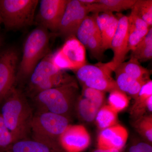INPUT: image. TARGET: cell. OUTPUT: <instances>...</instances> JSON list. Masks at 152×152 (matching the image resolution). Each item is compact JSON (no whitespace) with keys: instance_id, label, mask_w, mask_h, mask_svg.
<instances>
[{"instance_id":"obj_1","label":"cell","mask_w":152,"mask_h":152,"mask_svg":"<svg viewBox=\"0 0 152 152\" xmlns=\"http://www.w3.org/2000/svg\"><path fill=\"white\" fill-rule=\"evenodd\" d=\"M34 114L24 93L15 87L0 103V115L14 142L29 137Z\"/></svg>"},{"instance_id":"obj_2","label":"cell","mask_w":152,"mask_h":152,"mask_svg":"<svg viewBox=\"0 0 152 152\" xmlns=\"http://www.w3.org/2000/svg\"><path fill=\"white\" fill-rule=\"evenodd\" d=\"M79 88L76 82L45 90L31 99L34 112H47L70 119L78 100Z\"/></svg>"},{"instance_id":"obj_3","label":"cell","mask_w":152,"mask_h":152,"mask_svg":"<svg viewBox=\"0 0 152 152\" xmlns=\"http://www.w3.org/2000/svg\"><path fill=\"white\" fill-rule=\"evenodd\" d=\"M69 118L50 112H34L31 124V138L48 145L60 152V137L69 125Z\"/></svg>"},{"instance_id":"obj_4","label":"cell","mask_w":152,"mask_h":152,"mask_svg":"<svg viewBox=\"0 0 152 152\" xmlns=\"http://www.w3.org/2000/svg\"><path fill=\"white\" fill-rule=\"evenodd\" d=\"M48 31L39 26L32 31L24 45L22 59L18 67L16 81H24L29 78L38 63L49 53Z\"/></svg>"},{"instance_id":"obj_5","label":"cell","mask_w":152,"mask_h":152,"mask_svg":"<svg viewBox=\"0 0 152 152\" xmlns=\"http://www.w3.org/2000/svg\"><path fill=\"white\" fill-rule=\"evenodd\" d=\"M38 0H0V16L7 30L32 25Z\"/></svg>"},{"instance_id":"obj_6","label":"cell","mask_w":152,"mask_h":152,"mask_svg":"<svg viewBox=\"0 0 152 152\" xmlns=\"http://www.w3.org/2000/svg\"><path fill=\"white\" fill-rule=\"evenodd\" d=\"M51 59L60 70L76 71L86 64V48L75 36L70 37L61 48L51 54Z\"/></svg>"},{"instance_id":"obj_7","label":"cell","mask_w":152,"mask_h":152,"mask_svg":"<svg viewBox=\"0 0 152 152\" xmlns=\"http://www.w3.org/2000/svg\"><path fill=\"white\" fill-rule=\"evenodd\" d=\"M19 55L13 48L0 51V103L15 87L16 82Z\"/></svg>"},{"instance_id":"obj_8","label":"cell","mask_w":152,"mask_h":152,"mask_svg":"<svg viewBox=\"0 0 152 152\" xmlns=\"http://www.w3.org/2000/svg\"><path fill=\"white\" fill-rule=\"evenodd\" d=\"M89 13L87 6L79 0H68L57 32L67 38L75 36L78 28Z\"/></svg>"},{"instance_id":"obj_9","label":"cell","mask_w":152,"mask_h":152,"mask_svg":"<svg viewBox=\"0 0 152 152\" xmlns=\"http://www.w3.org/2000/svg\"><path fill=\"white\" fill-rule=\"evenodd\" d=\"M68 0H42L37 20L40 26L57 32Z\"/></svg>"},{"instance_id":"obj_10","label":"cell","mask_w":152,"mask_h":152,"mask_svg":"<svg viewBox=\"0 0 152 152\" xmlns=\"http://www.w3.org/2000/svg\"><path fill=\"white\" fill-rule=\"evenodd\" d=\"M60 142L66 152H82L89 146L91 137L84 126L69 125L60 137Z\"/></svg>"},{"instance_id":"obj_11","label":"cell","mask_w":152,"mask_h":152,"mask_svg":"<svg viewBox=\"0 0 152 152\" xmlns=\"http://www.w3.org/2000/svg\"><path fill=\"white\" fill-rule=\"evenodd\" d=\"M128 26V16L122 15L118 18L116 31L111 44V49L113 52V58L109 62L113 72L124 62L126 55L129 52Z\"/></svg>"},{"instance_id":"obj_12","label":"cell","mask_w":152,"mask_h":152,"mask_svg":"<svg viewBox=\"0 0 152 152\" xmlns=\"http://www.w3.org/2000/svg\"><path fill=\"white\" fill-rule=\"evenodd\" d=\"M128 138L126 129L122 125L117 124L101 131L97 140V148L122 151L126 145Z\"/></svg>"},{"instance_id":"obj_13","label":"cell","mask_w":152,"mask_h":152,"mask_svg":"<svg viewBox=\"0 0 152 152\" xmlns=\"http://www.w3.org/2000/svg\"><path fill=\"white\" fill-rule=\"evenodd\" d=\"M60 71L52 61L51 54H47L38 63L28 78L24 93L27 97L37 86Z\"/></svg>"},{"instance_id":"obj_14","label":"cell","mask_w":152,"mask_h":152,"mask_svg":"<svg viewBox=\"0 0 152 152\" xmlns=\"http://www.w3.org/2000/svg\"><path fill=\"white\" fill-rule=\"evenodd\" d=\"M96 23L102 37L103 50L111 49V44L117 26L118 18L112 12L94 13Z\"/></svg>"},{"instance_id":"obj_15","label":"cell","mask_w":152,"mask_h":152,"mask_svg":"<svg viewBox=\"0 0 152 152\" xmlns=\"http://www.w3.org/2000/svg\"><path fill=\"white\" fill-rule=\"evenodd\" d=\"M128 18V50L132 51L146 35L150 28L145 22L131 12Z\"/></svg>"},{"instance_id":"obj_16","label":"cell","mask_w":152,"mask_h":152,"mask_svg":"<svg viewBox=\"0 0 152 152\" xmlns=\"http://www.w3.org/2000/svg\"><path fill=\"white\" fill-rule=\"evenodd\" d=\"M75 71L77 78L83 83L89 80L111 77L113 72L109 62H99L94 65L86 64Z\"/></svg>"},{"instance_id":"obj_17","label":"cell","mask_w":152,"mask_h":152,"mask_svg":"<svg viewBox=\"0 0 152 152\" xmlns=\"http://www.w3.org/2000/svg\"><path fill=\"white\" fill-rule=\"evenodd\" d=\"M136 0H98L97 3L86 5L89 12H121L132 8Z\"/></svg>"},{"instance_id":"obj_18","label":"cell","mask_w":152,"mask_h":152,"mask_svg":"<svg viewBox=\"0 0 152 152\" xmlns=\"http://www.w3.org/2000/svg\"><path fill=\"white\" fill-rule=\"evenodd\" d=\"M114 72L124 73L133 78L144 83L151 80L150 71L143 67L137 60L132 57H131L128 61L121 63Z\"/></svg>"},{"instance_id":"obj_19","label":"cell","mask_w":152,"mask_h":152,"mask_svg":"<svg viewBox=\"0 0 152 152\" xmlns=\"http://www.w3.org/2000/svg\"><path fill=\"white\" fill-rule=\"evenodd\" d=\"M5 152H60L48 145L27 138L14 142Z\"/></svg>"},{"instance_id":"obj_20","label":"cell","mask_w":152,"mask_h":152,"mask_svg":"<svg viewBox=\"0 0 152 152\" xmlns=\"http://www.w3.org/2000/svg\"><path fill=\"white\" fill-rule=\"evenodd\" d=\"M152 96V81L150 80L142 86L139 94L135 99L134 104L131 110V114L135 118L138 119L144 116L148 110L147 102Z\"/></svg>"},{"instance_id":"obj_21","label":"cell","mask_w":152,"mask_h":152,"mask_svg":"<svg viewBox=\"0 0 152 152\" xmlns=\"http://www.w3.org/2000/svg\"><path fill=\"white\" fill-rule=\"evenodd\" d=\"M115 73L116 77V82L119 90L136 99L142 87L146 83L137 80L124 73Z\"/></svg>"},{"instance_id":"obj_22","label":"cell","mask_w":152,"mask_h":152,"mask_svg":"<svg viewBox=\"0 0 152 152\" xmlns=\"http://www.w3.org/2000/svg\"><path fill=\"white\" fill-rule=\"evenodd\" d=\"M131 57L140 61H146L152 58V28H150L146 35L132 51Z\"/></svg>"},{"instance_id":"obj_23","label":"cell","mask_w":152,"mask_h":152,"mask_svg":"<svg viewBox=\"0 0 152 152\" xmlns=\"http://www.w3.org/2000/svg\"><path fill=\"white\" fill-rule=\"evenodd\" d=\"M94 17L88 15L81 24L76 34V37L86 48L90 37L99 31Z\"/></svg>"},{"instance_id":"obj_24","label":"cell","mask_w":152,"mask_h":152,"mask_svg":"<svg viewBox=\"0 0 152 152\" xmlns=\"http://www.w3.org/2000/svg\"><path fill=\"white\" fill-rule=\"evenodd\" d=\"M95 120L98 127L103 130L118 124V113L109 105L102 106L99 110Z\"/></svg>"},{"instance_id":"obj_25","label":"cell","mask_w":152,"mask_h":152,"mask_svg":"<svg viewBox=\"0 0 152 152\" xmlns=\"http://www.w3.org/2000/svg\"><path fill=\"white\" fill-rule=\"evenodd\" d=\"M75 109L80 118L87 122L94 121L99 110L94 104L84 97L79 98Z\"/></svg>"},{"instance_id":"obj_26","label":"cell","mask_w":152,"mask_h":152,"mask_svg":"<svg viewBox=\"0 0 152 152\" xmlns=\"http://www.w3.org/2000/svg\"><path fill=\"white\" fill-rule=\"evenodd\" d=\"M131 12L145 22L149 27H152V0H136Z\"/></svg>"},{"instance_id":"obj_27","label":"cell","mask_w":152,"mask_h":152,"mask_svg":"<svg viewBox=\"0 0 152 152\" xmlns=\"http://www.w3.org/2000/svg\"><path fill=\"white\" fill-rule=\"evenodd\" d=\"M108 103L113 110L118 113L127 107L129 100L126 93L120 90H115L110 92Z\"/></svg>"},{"instance_id":"obj_28","label":"cell","mask_w":152,"mask_h":152,"mask_svg":"<svg viewBox=\"0 0 152 152\" xmlns=\"http://www.w3.org/2000/svg\"><path fill=\"white\" fill-rule=\"evenodd\" d=\"M84 85L104 92H110L114 90H119L116 81L112 77L89 80L85 82Z\"/></svg>"},{"instance_id":"obj_29","label":"cell","mask_w":152,"mask_h":152,"mask_svg":"<svg viewBox=\"0 0 152 152\" xmlns=\"http://www.w3.org/2000/svg\"><path fill=\"white\" fill-rule=\"evenodd\" d=\"M137 130L150 144L152 142V115H144L137 119L134 123Z\"/></svg>"},{"instance_id":"obj_30","label":"cell","mask_w":152,"mask_h":152,"mask_svg":"<svg viewBox=\"0 0 152 152\" xmlns=\"http://www.w3.org/2000/svg\"><path fill=\"white\" fill-rule=\"evenodd\" d=\"M93 56L100 59L103 56L104 51L102 48V37L99 31L90 37L86 47Z\"/></svg>"},{"instance_id":"obj_31","label":"cell","mask_w":152,"mask_h":152,"mask_svg":"<svg viewBox=\"0 0 152 152\" xmlns=\"http://www.w3.org/2000/svg\"><path fill=\"white\" fill-rule=\"evenodd\" d=\"M105 92L86 86L83 88V97L91 102L100 109L105 99Z\"/></svg>"},{"instance_id":"obj_32","label":"cell","mask_w":152,"mask_h":152,"mask_svg":"<svg viewBox=\"0 0 152 152\" xmlns=\"http://www.w3.org/2000/svg\"><path fill=\"white\" fill-rule=\"evenodd\" d=\"M13 142L12 136L6 127L0 115V152H5Z\"/></svg>"},{"instance_id":"obj_33","label":"cell","mask_w":152,"mask_h":152,"mask_svg":"<svg viewBox=\"0 0 152 152\" xmlns=\"http://www.w3.org/2000/svg\"><path fill=\"white\" fill-rule=\"evenodd\" d=\"M129 152H152V147L150 144L140 142L130 147Z\"/></svg>"},{"instance_id":"obj_34","label":"cell","mask_w":152,"mask_h":152,"mask_svg":"<svg viewBox=\"0 0 152 152\" xmlns=\"http://www.w3.org/2000/svg\"><path fill=\"white\" fill-rule=\"evenodd\" d=\"M121 151L116 149H102L97 148L94 150L92 152H121Z\"/></svg>"},{"instance_id":"obj_35","label":"cell","mask_w":152,"mask_h":152,"mask_svg":"<svg viewBox=\"0 0 152 152\" xmlns=\"http://www.w3.org/2000/svg\"><path fill=\"white\" fill-rule=\"evenodd\" d=\"M79 1L86 5L92 4L97 3L98 1V0H79Z\"/></svg>"},{"instance_id":"obj_36","label":"cell","mask_w":152,"mask_h":152,"mask_svg":"<svg viewBox=\"0 0 152 152\" xmlns=\"http://www.w3.org/2000/svg\"><path fill=\"white\" fill-rule=\"evenodd\" d=\"M3 45H4V39L0 33V51L3 49Z\"/></svg>"},{"instance_id":"obj_37","label":"cell","mask_w":152,"mask_h":152,"mask_svg":"<svg viewBox=\"0 0 152 152\" xmlns=\"http://www.w3.org/2000/svg\"><path fill=\"white\" fill-rule=\"evenodd\" d=\"M2 23V19L1 18V17L0 16V23Z\"/></svg>"},{"instance_id":"obj_38","label":"cell","mask_w":152,"mask_h":152,"mask_svg":"<svg viewBox=\"0 0 152 152\" xmlns=\"http://www.w3.org/2000/svg\"><path fill=\"white\" fill-rule=\"evenodd\" d=\"M1 23H0V25H1ZM0 31H1V27H0Z\"/></svg>"}]
</instances>
